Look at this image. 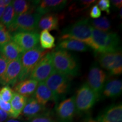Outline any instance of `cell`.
Masks as SVG:
<instances>
[{"mask_svg": "<svg viewBox=\"0 0 122 122\" xmlns=\"http://www.w3.org/2000/svg\"><path fill=\"white\" fill-rule=\"evenodd\" d=\"M41 17V15L35 11L20 15L15 18L13 23L7 29L10 33L37 30L38 23Z\"/></svg>", "mask_w": 122, "mask_h": 122, "instance_id": "cell-5", "label": "cell"}, {"mask_svg": "<svg viewBox=\"0 0 122 122\" xmlns=\"http://www.w3.org/2000/svg\"><path fill=\"white\" fill-rule=\"evenodd\" d=\"M44 83L54 94L57 101L63 97L70 89V77L56 71L46 80Z\"/></svg>", "mask_w": 122, "mask_h": 122, "instance_id": "cell-7", "label": "cell"}, {"mask_svg": "<svg viewBox=\"0 0 122 122\" xmlns=\"http://www.w3.org/2000/svg\"><path fill=\"white\" fill-rule=\"evenodd\" d=\"M56 49L65 50H72L78 52H85L89 50V46L83 42L73 39H65L61 40Z\"/></svg>", "mask_w": 122, "mask_h": 122, "instance_id": "cell-21", "label": "cell"}, {"mask_svg": "<svg viewBox=\"0 0 122 122\" xmlns=\"http://www.w3.org/2000/svg\"><path fill=\"white\" fill-rule=\"evenodd\" d=\"M35 11L42 16L51 11L62 10L67 4L65 0H43L37 1Z\"/></svg>", "mask_w": 122, "mask_h": 122, "instance_id": "cell-13", "label": "cell"}, {"mask_svg": "<svg viewBox=\"0 0 122 122\" xmlns=\"http://www.w3.org/2000/svg\"><path fill=\"white\" fill-rule=\"evenodd\" d=\"M92 28L90 23V20L88 19H81L63 28L61 32L60 40H76L83 42L94 50Z\"/></svg>", "mask_w": 122, "mask_h": 122, "instance_id": "cell-1", "label": "cell"}, {"mask_svg": "<svg viewBox=\"0 0 122 122\" xmlns=\"http://www.w3.org/2000/svg\"><path fill=\"white\" fill-rule=\"evenodd\" d=\"M122 91V82L119 79L107 80L102 91V94L107 98H115L119 96Z\"/></svg>", "mask_w": 122, "mask_h": 122, "instance_id": "cell-20", "label": "cell"}, {"mask_svg": "<svg viewBox=\"0 0 122 122\" xmlns=\"http://www.w3.org/2000/svg\"><path fill=\"white\" fill-rule=\"evenodd\" d=\"M98 122H122V103L111 105L97 117Z\"/></svg>", "mask_w": 122, "mask_h": 122, "instance_id": "cell-12", "label": "cell"}, {"mask_svg": "<svg viewBox=\"0 0 122 122\" xmlns=\"http://www.w3.org/2000/svg\"><path fill=\"white\" fill-rule=\"evenodd\" d=\"M14 93L9 85H5L0 90V97L5 102H10Z\"/></svg>", "mask_w": 122, "mask_h": 122, "instance_id": "cell-30", "label": "cell"}, {"mask_svg": "<svg viewBox=\"0 0 122 122\" xmlns=\"http://www.w3.org/2000/svg\"><path fill=\"white\" fill-rule=\"evenodd\" d=\"M48 52L38 45L23 53L20 58L22 70L18 82L28 79L38 62Z\"/></svg>", "mask_w": 122, "mask_h": 122, "instance_id": "cell-4", "label": "cell"}, {"mask_svg": "<svg viewBox=\"0 0 122 122\" xmlns=\"http://www.w3.org/2000/svg\"><path fill=\"white\" fill-rule=\"evenodd\" d=\"M89 15L92 18L97 19L101 16V11L97 5H94L91 7L89 11Z\"/></svg>", "mask_w": 122, "mask_h": 122, "instance_id": "cell-36", "label": "cell"}, {"mask_svg": "<svg viewBox=\"0 0 122 122\" xmlns=\"http://www.w3.org/2000/svg\"><path fill=\"white\" fill-rule=\"evenodd\" d=\"M94 50L97 54L113 52L119 49L120 37L114 32H104L92 28Z\"/></svg>", "mask_w": 122, "mask_h": 122, "instance_id": "cell-3", "label": "cell"}, {"mask_svg": "<svg viewBox=\"0 0 122 122\" xmlns=\"http://www.w3.org/2000/svg\"><path fill=\"white\" fill-rule=\"evenodd\" d=\"M23 53L19 46L12 40L0 46V54L9 62L20 59Z\"/></svg>", "mask_w": 122, "mask_h": 122, "instance_id": "cell-16", "label": "cell"}, {"mask_svg": "<svg viewBox=\"0 0 122 122\" xmlns=\"http://www.w3.org/2000/svg\"><path fill=\"white\" fill-rule=\"evenodd\" d=\"M116 51L100 53L99 63L101 67L110 72L115 59Z\"/></svg>", "mask_w": 122, "mask_h": 122, "instance_id": "cell-25", "label": "cell"}, {"mask_svg": "<svg viewBox=\"0 0 122 122\" xmlns=\"http://www.w3.org/2000/svg\"><path fill=\"white\" fill-rule=\"evenodd\" d=\"M6 122H21L20 121L18 120H15V119H9V120H7Z\"/></svg>", "mask_w": 122, "mask_h": 122, "instance_id": "cell-42", "label": "cell"}, {"mask_svg": "<svg viewBox=\"0 0 122 122\" xmlns=\"http://www.w3.org/2000/svg\"><path fill=\"white\" fill-rule=\"evenodd\" d=\"M12 41L17 44L23 52H25L38 46L39 32L37 30L16 32L12 35Z\"/></svg>", "mask_w": 122, "mask_h": 122, "instance_id": "cell-10", "label": "cell"}, {"mask_svg": "<svg viewBox=\"0 0 122 122\" xmlns=\"http://www.w3.org/2000/svg\"><path fill=\"white\" fill-rule=\"evenodd\" d=\"M39 83L32 79H26L18 82L14 86L15 93L28 98L33 95L36 91Z\"/></svg>", "mask_w": 122, "mask_h": 122, "instance_id": "cell-19", "label": "cell"}, {"mask_svg": "<svg viewBox=\"0 0 122 122\" xmlns=\"http://www.w3.org/2000/svg\"><path fill=\"white\" fill-rule=\"evenodd\" d=\"M76 112L75 96L62 101L58 105L56 112L61 122H70L74 118Z\"/></svg>", "mask_w": 122, "mask_h": 122, "instance_id": "cell-11", "label": "cell"}, {"mask_svg": "<svg viewBox=\"0 0 122 122\" xmlns=\"http://www.w3.org/2000/svg\"><path fill=\"white\" fill-rule=\"evenodd\" d=\"M0 109L2 110L9 114V117L14 118V114L12 110L11 105L9 102H5L0 97Z\"/></svg>", "mask_w": 122, "mask_h": 122, "instance_id": "cell-35", "label": "cell"}, {"mask_svg": "<svg viewBox=\"0 0 122 122\" xmlns=\"http://www.w3.org/2000/svg\"><path fill=\"white\" fill-rule=\"evenodd\" d=\"M39 41L40 46L44 49H51L56 46L55 38L48 30H41L39 34Z\"/></svg>", "mask_w": 122, "mask_h": 122, "instance_id": "cell-26", "label": "cell"}, {"mask_svg": "<svg viewBox=\"0 0 122 122\" xmlns=\"http://www.w3.org/2000/svg\"><path fill=\"white\" fill-rule=\"evenodd\" d=\"M100 97L89 87L87 83L83 84L76 92L75 96L76 111L84 113L90 110Z\"/></svg>", "mask_w": 122, "mask_h": 122, "instance_id": "cell-6", "label": "cell"}, {"mask_svg": "<svg viewBox=\"0 0 122 122\" xmlns=\"http://www.w3.org/2000/svg\"><path fill=\"white\" fill-rule=\"evenodd\" d=\"M12 1L10 0H0V7H6L11 4Z\"/></svg>", "mask_w": 122, "mask_h": 122, "instance_id": "cell-39", "label": "cell"}, {"mask_svg": "<svg viewBox=\"0 0 122 122\" xmlns=\"http://www.w3.org/2000/svg\"><path fill=\"white\" fill-rule=\"evenodd\" d=\"M110 73L113 75H120L122 74V54L120 49L116 51L115 59Z\"/></svg>", "mask_w": 122, "mask_h": 122, "instance_id": "cell-29", "label": "cell"}, {"mask_svg": "<svg viewBox=\"0 0 122 122\" xmlns=\"http://www.w3.org/2000/svg\"><path fill=\"white\" fill-rule=\"evenodd\" d=\"M61 16L57 14H46L41 16L37 26V30H58Z\"/></svg>", "mask_w": 122, "mask_h": 122, "instance_id": "cell-18", "label": "cell"}, {"mask_svg": "<svg viewBox=\"0 0 122 122\" xmlns=\"http://www.w3.org/2000/svg\"><path fill=\"white\" fill-rule=\"evenodd\" d=\"M51 53L53 67L56 72L70 77H75L79 74V61L72 53L58 49Z\"/></svg>", "mask_w": 122, "mask_h": 122, "instance_id": "cell-2", "label": "cell"}, {"mask_svg": "<svg viewBox=\"0 0 122 122\" xmlns=\"http://www.w3.org/2000/svg\"><path fill=\"white\" fill-rule=\"evenodd\" d=\"M0 25H1V24H0Z\"/></svg>", "mask_w": 122, "mask_h": 122, "instance_id": "cell-44", "label": "cell"}, {"mask_svg": "<svg viewBox=\"0 0 122 122\" xmlns=\"http://www.w3.org/2000/svg\"><path fill=\"white\" fill-rule=\"evenodd\" d=\"M45 106L40 105L33 97L27 98L26 104L22 110V115L27 119L30 120L36 116L45 112Z\"/></svg>", "mask_w": 122, "mask_h": 122, "instance_id": "cell-17", "label": "cell"}, {"mask_svg": "<svg viewBox=\"0 0 122 122\" xmlns=\"http://www.w3.org/2000/svg\"><path fill=\"white\" fill-rule=\"evenodd\" d=\"M97 2L94 0H81L75 1L68 8V11L72 16L79 15L81 13L89 9L92 5Z\"/></svg>", "mask_w": 122, "mask_h": 122, "instance_id": "cell-23", "label": "cell"}, {"mask_svg": "<svg viewBox=\"0 0 122 122\" xmlns=\"http://www.w3.org/2000/svg\"><path fill=\"white\" fill-rule=\"evenodd\" d=\"M5 9V7H0V19H1V17H2V15L4 13V11Z\"/></svg>", "mask_w": 122, "mask_h": 122, "instance_id": "cell-40", "label": "cell"}, {"mask_svg": "<svg viewBox=\"0 0 122 122\" xmlns=\"http://www.w3.org/2000/svg\"><path fill=\"white\" fill-rule=\"evenodd\" d=\"M114 6L117 7L119 9H122V0H112L111 2Z\"/></svg>", "mask_w": 122, "mask_h": 122, "instance_id": "cell-38", "label": "cell"}, {"mask_svg": "<svg viewBox=\"0 0 122 122\" xmlns=\"http://www.w3.org/2000/svg\"><path fill=\"white\" fill-rule=\"evenodd\" d=\"M54 71L51 53L49 51L38 62L29 78L37 81L38 83L44 82Z\"/></svg>", "mask_w": 122, "mask_h": 122, "instance_id": "cell-8", "label": "cell"}, {"mask_svg": "<svg viewBox=\"0 0 122 122\" xmlns=\"http://www.w3.org/2000/svg\"><path fill=\"white\" fill-rule=\"evenodd\" d=\"M90 23L93 28L102 31L109 32L111 28L110 21L105 16L91 20Z\"/></svg>", "mask_w": 122, "mask_h": 122, "instance_id": "cell-27", "label": "cell"}, {"mask_svg": "<svg viewBox=\"0 0 122 122\" xmlns=\"http://www.w3.org/2000/svg\"><path fill=\"white\" fill-rule=\"evenodd\" d=\"M28 122H56L53 117L48 112H43L29 120Z\"/></svg>", "mask_w": 122, "mask_h": 122, "instance_id": "cell-32", "label": "cell"}, {"mask_svg": "<svg viewBox=\"0 0 122 122\" xmlns=\"http://www.w3.org/2000/svg\"><path fill=\"white\" fill-rule=\"evenodd\" d=\"M22 70L20 59L9 62L4 78V85H14L18 83Z\"/></svg>", "mask_w": 122, "mask_h": 122, "instance_id": "cell-14", "label": "cell"}, {"mask_svg": "<svg viewBox=\"0 0 122 122\" xmlns=\"http://www.w3.org/2000/svg\"><path fill=\"white\" fill-rule=\"evenodd\" d=\"M25 1V0H15L12 1L11 5L14 10L15 17L20 15L29 12L35 11L36 6V1Z\"/></svg>", "mask_w": 122, "mask_h": 122, "instance_id": "cell-22", "label": "cell"}, {"mask_svg": "<svg viewBox=\"0 0 122 122\" xmlns=\"http://www.w3.org/2000/svg\"><path fill=\"white\" fill-rule=\"evenodd\" d=\"M122 9H120V13H119V16L120 18H122Z\"/></svg>", "mask_w": 122, "mask_h": 122, "instance_id": "cell-43", "label": "cell"}, {"mask_svg": "<svg viewBox=\"0 0 122 122\" xmlns=\"http://www.w3.org/2000/svg\"><path fill=\"white\" fill-rule=\"evenodd\" d=\"M33 97L42 106L45 105L49 101L57 102L53 93L46 85L44 82L39 83L36 91L33 94Z\"/></svg>", "mask_w": 122, "mask_h": 122, "instance_id": "cell-15", "label": "cell"}, {"mask_svg": "<svg viewBox=\"0 0 122 122\" xmlns=\"http://www.w3.org/2000/svg\"><path fill=\"white\" fill-rule=\"evenodd\" d=\"M110 1L109 0H99L97 5L100 10L106 12L107 14H110Z\"/></svg>", "mask_w": 122, "mask_h": 122, "instance_id": "cell-34", "label": "cell"}, {"mask_svg": "<svg viewBox=\"0 0 122 122\" xmlns=\"http://www.w3.org/2000/svg\"><path fill=\"white\" fill-rule=\"evenodd\" d=\"M107 81V75L97 63H93L88 75L87 84L99 97Z\"/></svg>", "mask_w": 122, "mask_h": 122, "instance_id": "cell-9", "label": "cell"}, {"mask_svg": "<svg viewBox=\"0 0 122 122\" xmlns=\"http://www.w3.org/2000/svg\"><path fill=\"white\" fill-rule=\"evenodd\" d=\"M9 61L0 54V84L4 85V78L6 71Z\"/></svg>", "mask_w": 122, "mask_h": 122, "instance_id": "cell-33", "label": "cell"}, {"mask_svg": "<svg viewBox=\"0 0 122 122\" xmlns=\"http://www.w3.org/2000/svg\"><path fill=\"white\" fill-rule=\"evenodd\" d=\"M9 117V114L6 112L0 109V122H4Z\"/></svg>", "mask_w": 122, "mask_h": 122, "instance_id": "cell-37", "label": "cell"}, {"mask_svg": "<svg viewBox=\"0 0 122 122\" xmlns=\"http://www.w3.org/2000/svg\"><path fill=\"white\" fill-rule=\"evenodd\" d=\"M12 40V35L9 32L6 27L1 24L0 25V46Z\"/></svg>", "mask_w": 122, "mask_h": 122, "instance_id": "cell-31", "label": "cell"}, {"mask_svg": "<svg viewBox=\"0 0 122 122\" xmlns=\"http://www.w3.org/2000/svg\"><path fill=\"white\" fill-rule=\"evenodd\" d=\"M27 98L20 94L14 93L10 101L12 110L14 114V118H17L22 113L24 106L26 104Z\"/></svg>", "mask_w": 122, "mask_h": 122, "instance_id": "cell-24", "label": "cell"}, {"mask_svg": "<svg viewBox=\"0 0 122 122\" xmlns=\"http://www.w3.org/2000/svg\"><path fill=\"white\" fill-rule=\"evenodd\" d=\"M83 122H98L96 120L93 119H88L85 120V121H84Z\"/></svg>", "mask_w": 122, "mask_h": 122, "instance_id": "cell-41", "label": "cell"}, {"mask_svg": "<svg viewBox=\"0 0 122 122\" xmlns=\"http://www.w3.org/2000/svg\"><path fill=\"white\" fill-rule=\"evenodd\" d=\"M15 18V15L14 10L13 6L11 4L8 6L5 7L2 17L0 19V22H1L0 24L6 27L7 28L13 23Z\"/></svg>", "mask_w": 122, "mask_h": 122, "instance_id": "cell-28", "label": "cell"}]
</instances>
